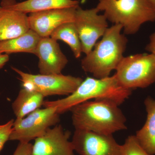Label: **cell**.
<instances>
[{
	"label": "cell",
	"mask_w": 155,
	"mask_h": 155,
	"mask_svg": "<svg viewBox=\"0 0 155 155\" xmlns=\"http://www.w3.org/2000/svg\"><path fill=\"white\" fill-rule=\"evenodd\" d=\"M14 122V119H11L7 123L0 125V152L2 150L6 143L9 140Z\"/></svg>",
	"instance_id": "obj_20"
},
{
	"label": "cell",
	"mask_w": 155,
	"mask_h": 155,
	"mask_svg": "<svg viewBox=\"0 0 155 155\" xmlns=\"http://www.w3.org/2000/svg\"><path fill=\"white\" fill-rule=\"evenodd\" d=\"M96 8L84 10L79 6L75 12L74 22L79 35L82 52L91 51L99 39L102 37L108 27L107 19L100 15Z\"/></svg>",
	"instance_id": "obj_8"
},
{
	"label": "cell",
	"mask_w": 155,
	"mask_h": 155,
	"mask_svg": "<svg viewBox=\"0 0 155 155\" xmlns=\"http://www.w3.org/2000/svg\"><path fill=\"white\" fill-rule=\"evenodd\" d=\"M122 26L114 24L109 27L97 42L90 52L81 61L84 72L90 73L97 78L109 77L116 70L123 58L128 40L121 33Z\"/></svg>",
	"instance_id": "obj_2"
},
{
	"label": "cell",
	"mask_w": 155,
	"mask_h": 155,
	"mask_svg": "<svg viewBox=\"0 0 155 155\" xmlns=\"http://www.w3.org/2000/svg\"><path fill=\"white\" fill-rule=\"evenodd\" d=\"M79 4L78 0H26L21 2H17L15 0H2L1 3L3 5L26 14L52 9L78 7Z\"/></svg>",
	"instance_id": "obj_14"
},
{
	"label": "cell",
	"mask_w": 155,
	"mask_h": 155,
	"mask_svg": "<svg viewBox=\"0 0 155 155\" xmlns=\"http://www.w3.org/2000/svg\"><path fill=\"white\" fill-rule=\"evenodd\" d=\"M34 54L39 58L38 69L42 75L61 74L68 63L58 42L50 37L41 38Z\"/></svg>",
	"instance_id": "obj_12"
},
{
	"label": "cell",
	"mask_w": 155,
	"mask_h": 155,
	"mask_svg": "<svg viewBox=\"0 0 155 155\" xmlns=\"http://www.w3.org/2000/svg\"><path fill=\"white\" fill-rule=\"evenodd\" d=\"M32 144L30 142H19L13 155H32Z\"/></svg>",
	"instance_id": "obj_21"
},
{
	"label": "cell",
	"mask_w": 155,
	"mask_h": 155,
	"mask_svg": "<svg viewBox=\"0 0 155 155\" xmlns=\"http://www.w3.org/2000/svg\"><path fill=\"white\" fill-rule=\"evenodd\" d=\"M71 142L80 155H121V145L113 135L75 129Z\"/></svg>",
	"instance_id": "obj_9"
},
{
	"label": "cell",
	"mask_w": 155,
	"mask_h": 155,
	"mask_svg": "<svg viewBox=\"0 0 155 155\" xmlns=\"http://www.w3.org/2000/svg\"><path fill=\"white\" fill-rule=\"evenodd\" d=\"M131 93L132 91L120 85L115 75L102 78L87 77L72 94L61 99L45 101L43 106L55 107L60 115L78 104L91 100H110L120 106Z\"/></svg>",
	"instance_id": "obj_3"
},
{
	"label": "cell",
	"mask_w": 155,
	"mask_h": 155,
	"mask_svg": "<svg viewBox=\"0 0 155 155\" xmlns=\"http://www.w3.org/2000/svg\"><path fill=\"white\" fill-rule=\"evenodd\" d=\"M119 107L114 101L108 99L81 103L70 110L72 125L75 129L113 135L127 129L126 118Z\"/></svg>",
	"instance_id": "obj_1"
},
{
	"label": "cell",
	"mask_w": 155,
	"mask_h": 155,
	"mask_svg": "<svg viewBox=\"0 0 155 155\" xmlns=\"http://www.w3.org/2000/svg\"><path fill=\"white\" fill-rule=\"evenodd\" d=\"M108 21L122 26L124 34L136 33L141 25L155 21V8L150 0H99L96 7Z\"/></svg>",
	"instance_id": "obj_4"
},
{
	"label": "cell",
	"mask_w": 155,
	"mask_h": 155,
	"mask_svg": "<svg viewBox=\"0 0 155 155\" xmlns=\"http://www.w3.org/2000/svg\"><path fill=\"white\" fill-rule=\"evenodd\" d=\"M41 38L29 29L15 38L0 41V52L7 54L17 53L34 54Z\"/></svg>",
	"instance_id": "obj_16"
},
{
	"label": "cell",
	"mask_w": 155,
	"mask_h": 155,
	"mask_svg": "<svg viewBox=\"0 0 155 155\" xmlns=\"http://www.w3.org/2000/svg\"><path fill=\"white\" fill-rule=\"evenodd\" d=\"M19 75L23 88L37 92L46 97L54 95L69 96L76 90L83 79L80 77L60 74H29L11 67Z\"/></svg>",
	"instance_id": "obj_6"
},
{
	"label": "cell",
	"mask_w": 155,
	"mask_h": 155,
	"mask_svg": "<svg viewBox=\"0 0 155 155\" xmlns=\"http://www.w3.org/2000/svg\"><path fill=\"white\" fill-rule=\"evenodd\" d=\"M146 121L135 137L139 143L150 155H155V100L147 97L144 102Z\"/></svg>",
	"instance_id": "obj_15"
},
{
	"label": "cell",
	"mask_w": 155,
	"mask_h": 155,
	"mask_svg": "<svg viewBox=\"0 0 155 155\" xmlns=\"http://www.w3.org/2000/svg\"><path fill=\"white\" fill-rule=\"evenodd\" d=\"M114 74L127 89L144 88L155 82V55L138 54L123 57Z\"/></svg>",
	"instance_id": "obj_5"
},
{
	"label": "cell",
	"mask_w": 155,
	"mask_h": 155,
	"mask_svg": "<svg viewBox=\"0 0 155 155\" xmlns=\"http://www.w3.org/2000/svg\"><path fill=\"white\" fill-rule=\"evenodd\" d=\"M50 37L66 43L76 58H80L82 51L81 42L74 22L64 23L56 28Z\"/></svg>",
	"instance_id": "obj_18"
},
{
	"label": "cell",
	"mask_w": 155,
	"mask_h": 155,
	"mask_svg": "<svg viewBox=\"0 0 155 155\" xmlns=\"http://www.w3.org/2000/svg\"><path fill=\"white\" fill-rule=\"evenodd\" d=\"M45 97L37 92L23 88L20 90L12 107L16 119H21L43 105Z\"/></svg>",
	"instance_id": "obj_17"
},
{
	"label": "cell",
	"mask_w": 155,
	"mask_h": 155,
	"mask_svg": "<svg viewBox=\"0 0 155 155\" xmlns=\"http://www.w3.org/2000/svg\"><path fill=\"white\" fill-rule=\"evenodd\" d=\"M69 131H64L61 125L50 127L35 139L32 145V155H74Z\"/></svg>",
	"instance_id": "obj_10"
},
{
	"label": "cell",
	"mask_w": 155,
	"mask_h": 155,
	"mask_svg": "<svg viewBox=\"0 0 155 155\" xmlns=\"http://www.w3.org/2000/svg\"><path fill=\"white\" fill-rule=\"evenodd\" d=\"M121 155H150L139 143L135 135H130L121 145Z\"/></svg>",
	"instance_id": "obj_19"
},
{
	"label": "cell",
	"mask_w": 155,
	"mask_h": 155,
	"mask_svg": "<svg viewBox=\"0 0 155 155\" xmlns=\"http://www.w3.org/2000/svg\"><path fill=\"white\" fill-rule=\"evenodd\" d=\"M150 1L152 3V4H153V5L155 8V0H150Z\"/></svg>",
	"instance_id": "obj_24"
},
{
	"label": "cell",
	"mask_w": 155,
	"mask_h": 155,
	"mask_svg": "<svg viewBox=\"0 0 155 155\" xmlns=\"http://www.w3.org/2000/svg\"><path fill=\"white\" fill-rule=\"evenodd\" d=\"M29 29L27 14L1 5L0 41L17 38Z\"/></svg>",
	"instance_id": "obj_13"
},
{
	"label": "cell",
	"mask_w": 155,
	"mask_h": 155,
	"mask_svg": "<svg viewBox=\"0 0 155 155\" xmlns=\"http://www.w3.org/2000/svg\"><path fill=\"white\" fill-rule=\"evenodd\" d=\"M60 121V114L55 107L37 109L27 117L14 120L9 140L30 142L43 135L48 129Z\"/></svg>",
	"instance_id": "obj_7"
},
{
	"label": "cell",
	"mask_w": 155,
	"mask_h": 155,
	"mask_svg": "<svg viewBox=\"0 0 155 155\" xmlns=\"http://www.w3.org/2000/svg\"><path fill=\"white\" fill-rule=\"evenodd\" d=\"M10 58L8 54H3L0 52V69L2 68L8 61H9Z\"/></svg>",
	"instance_id": "obj_23"
},
{
	"label": "cell",
	"mask_w": 155,
	"mask_h": 155,
	"mask_svg": "<svg viewBox=\"0 0 155 155\" xmlns=\"http://www.w3.org/2000/svg\"><path fill=\"white\" fill-rule=\"evenodd\" d=\"M78 7L30 13L28 16L29 28L41 38L49 37L60 25L67 22H74Z\"/></svg>",
	"instance_id": "obj_11"
},
{
	"label": "cell",
	"mask_w": 155,
	"mask_h": 155,
	"mask_svg": "<svg viewBox=\"0 0 155 155\" xmlns=\"http://www.w3.org/2000/svg\"><path fill=\"white\" fill-rule=\"evenodd\" d=\"M146 50L155 55V32L150 36V41L146 47Z\"/></svg>",
	"instance_id": "obj_22"
}]
</instances>
